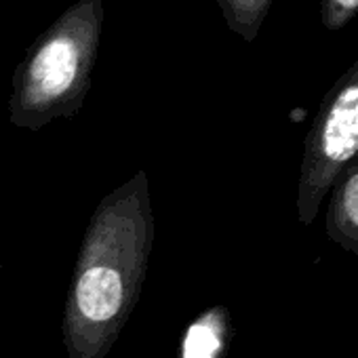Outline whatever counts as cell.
Segmentation results:
<instances>
[{
    "label": "cell",
    "mask_w": 358,
    "mask_h": 358,
    "mask_svg": "<svg viewBox=\"0 0 358 358\" xmlns=\"http://www.w3.org/2000/svg\"><path fill=\"white\" fill-rule=\"evenodd\" d=\"M103 30L101 0H78L28 49L13 74L9 118L38 131L80 112Z\"/></svg>",
    "instance_id": "2"
},
{
    "label": "cell",
    "mask_w": 358,
    "mask_h": 358,
    "mask_svg": "<svg viewBox=\"0 0 358 358\" xmlns=\"http://www.w3.org/2000/svg\"><path fill=\"white\" fill-rule=\"evenodd\" d=\"M331 3H333V11H337L341 17H345L358 9V0H331Z\"/></svg>",
    "instance_id": "7"
},
{
    "label": "cell",
    "mask_w": 358,
    "mask_h": 358,
    "mask_svg": "<svg viewBox=\"0 0 358 358\" xmlns=\"http://www.w3.org/2000/svg\"><path fill=\"white\" fill-rule=\"evenodd\" d=\"M0 276H3V268H0Z\"/></svg>",
    "instance_id": "8"
},
{
    "label": "cell",
    "mask_w": 358,
    "mask_h": 358,
    "mask_svg": "<svg viewBox=\"0 0 358 358\" xmlns=\"http://www.w3.org/2000/svg\"><path fill=\"white\" fill-rule=\"evenodd\" d=\"M230 343V314L213 306L196 316L184 331L179 358H224Z\"/></svg>",
    "instance_id": "5"
},
{
    "label": "cell",
    "mask_w": 358,
    "mask_h": 358,
    "mask_svg": "<svg viewBox=\"0 0 358 358\" xmlns=\"http://www.w3.org/2000/svg\"><path fill=\"white\" fill-rule=\"evenodd\" d=\"M358 154V62L327 95L308 131L297 177V222L310 226L335 179Z\"/></svg>",
    "instance_id": "3"
},
{
    "label": "cell",
    "mask_w": 358,
    "mask_h": 358,
    "mask_svg": "<svg viewBox=\"0 0 358 358\" xmlns=\"http://www.w3.org/2000/svg\"><path fill=\"white\" fill-rule=\"evenodd\" d=\"M145 171L95 207L72 270L62 335L68 358H106L133 314L154 249Z\"/></svg>",
    "instance_id": "1"
},
{
    "label": "cell",
    "mask_w": 358,
    "mask_h": 358,
    "mask_svg": "<svg viewBox=\"0 0 358 358\" xmlns=\"http://www.w3.org/2000/svg\"><path fill=\"white\" fill-rule=\"evenodd\" d=\"M324 232L345 253L358 257V154L339 173L331 188Z\"/></svg>",
    "instance_id": "4"
},
{
    "label": "cell",
    "mask_w": 358,
    "mask_h": 358,
    "mask_svg": "<svg viewBox=\"0 0 358 358\" xmlns=\"http://www.w3.org/2000/svg\"><path fill=\"white\" fill-rule=\"evenodd\" d=\"M217 3L224 11L228 26L247 41H251L259 30L270 0H217Z\"/></svg>",
    "instance_id": "6"
}]
</instances>
